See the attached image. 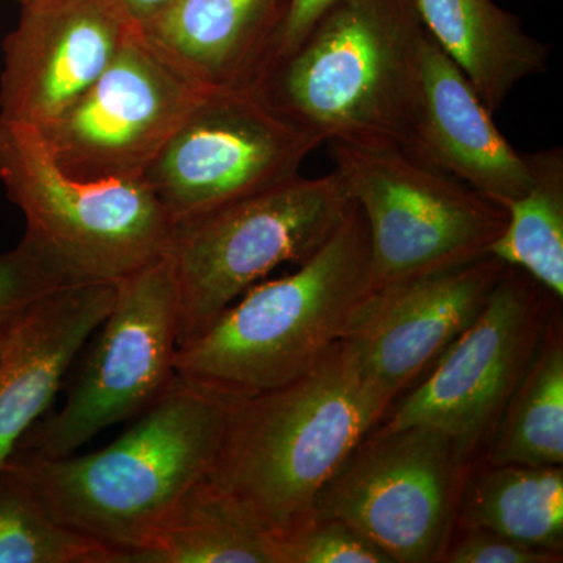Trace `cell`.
I'll use <instances>...</instances> for the list:
<instances>
[{
	"instance_id": "cell-6",
	"label": "cell",
	"mask_w": 563,
	"mask_h": 563,
	"mask_svg": "<svg viewBox=\"0 0 563 563\" xmlns=\"http://www.w3.org/2000/svg\"><path fill=\"white\" fill-rule=\"evenodd\" d=\"M328 144L368 228V292L476 261L506 228L503 207L406 151Z\"/></svg>"
},
{
	"instance_id": "cell-21",
	"label": "cell",
	"mask_w": 563,
	"mask_h": 563,
	"mask_svg": "<svg viewBox=\"0 0 563 563\" xmlns=\"http://www.w3.org/2000/svg\"><path fill=\"white\" fill-rule=\"evenodd\" d=\"M488 444L484 462L490 465L562 466L563 339L558 318L548 322Z\"/></svg>"
},
{
	"instance_id": "cell-19",
	"label": "cell",
	"mask_w": 563,
	"mask_h": 563,
	"mask_svg": "<svg viewBox=\"0 0 563 563\" xmlns=\"http://www.w3.org/2000/svg\"><path fill=\"white\" fill-rule=\"evenodd\" d=\"M454 528L485 529L563 554L562 466L484 462L463 485Z\"/></svg>"
},
{
	"instance_id": "cell-5",
	"label": "cell",
	"mask_w": 563,
	"mask_h": 563,
	"mask_svg": "<svg viewBox=\"0 0 563 563\" xmlns=\"http://www.w3.org/2000/svg\"><path fill=\"white\" fill-rule=\"evenodd\" d=\"M0 181L24 214L21 246L65 287L118 284L172 251L176 225L144 179H77L38 129L0 120Z\"/></svg>"
},
{
	"instance_id": "cell-18",
	"label": "cell",
	"mask_w": 563,
	"mask_h": 563,
	"mask_svg": "<svg viewBox=\"0 0 563 563\" xmlns=\"http://www.w3.org/2000/svg\"><path fill=\"white\" fill-rule=\"evenodd\" d=\"M426 31L495 114L521 81L547 73L550 47L493 0H415Z\"/></svg>"
},
{
	"instance_id": "cell-1",
	"label": "cell",
	"mask_w": 563,
	"mask_h": 563,
	"mask_svg": "<svg viewBox=\"0 0 563 563\" xmlns=\"http://www.w3.org/2000/svg\"><path fill=\"white\" fill-rule=\"evenodd\" d=\"M395 399L339 340L291 383L229 404L206 479L266 532L285 531L317 510L325 485Z\"/></svg>"
},
{
	"instance_id": "cell-8",
	"label": "cell",
	"mask_w": 563,
	"mask_h": 563,
	"mask_svg": "<svg viewBox=\"0 0 563 563\" xmlns=\"http://www.w3.org/2000/svg\"><path fill=\"white\" fill-rule=\"evenodd\" d=\"M179 317L172 255L118 282L117 301L98 329L68 399L36 422L13 454H76L106 429L150 409L177 379Z\"/></svg>"
},
{
	"instance_id": "cell-20",
	"label": "cell",
	"mask_w": 563,
	"mask_h": 563,
	"mask_svg": "<svg viewBox=\"0 0 563 563\" xmlns=\"http://www.w3.org/2000/svg\"><path fill=\"white\" fill-rule=\"evenodd\" d=\"M124 563H274L272 537L203 477Z\"/></svg>"
},
{
	"instance_id": "cell-29",
	"label": "cell",
	"mask_w": 563,
	"mask_h": 563,
	"mask_svg": "<svg viewBox=\"0 0 563 563\" xmlns=\"http://www.w3.org/2000/svg\"><path fill=\"white\" fill-rule=\"evenodd\" d=\"M7 332H9V329H7V331L0 332V351H2L3 342H5Z\"/></svg>"
},
{
	"instance_id": "cell-25",
	"label": "cell",
	"mask_w": 563,
	"mask_h": 563,
	"mask_svg": "<svg viewBox=\"0 0 563 563\" xmlns=\"http://www.w3.org/2000/svg\"><path fill=\"white\" fill-rule=\"evenodd\" d=\"M60 287L65 285L21 244L0 254V332L10 329L32 303Z\"/></svg>"
},
{
	"instance_id": "cell-17",
	"label": "cell",
	"mask_w": 563,
	"mask_h": 563,
	"mask_svg": "<svg viewBox=\"0 0 563 563\" xmlns=\"http://www.w3.org/2000/svg\"><path fill=\"white\" fill-rule=\"evenodd\" d=\"M285 7L287 0H176L139 31L202 87H252Z\"/></svg>"
},
{
	"instance_id": "cell-10",
	"label": "cell",
	"mask_w": 563,
	"mask_h": 563,
	"mask_svg": "<svg viewBox=\"0 0 563 563\" xmlns=\"http://www.w3.org/2000/svg\"><path fill=\"white\" fill-rule=\"evenodd\" d=\"M553 302L558 299L528 274L507 266L476 320L432 363L428 377L388 410L379 429L429 426L444 433L459 462L468 465L490 443L536 357Z\"/></svg>"
},
{
	"instance_id": "cell-4",
	"label": "cell",
	"mask_w": 563,
	"mask_h": 563,
	"mask_svg": "<svg viewBox=\"0 0 563 563\" xmlns=\"http://www.w3.org/2000/svg\"><path fill=\"white\" fill-rule=\"evenodd\" d=\"M368 228L352 202L320 250L257 284L177 350V379L232 404L295 380L342 339L368 292Z\"/></svg>"
},
{
	"instance_id": "cell-3",
	"label": "cell",
	"mask_w": 563,
	"mask_h": 563,
	"mask_svg": "<svg viewBox=\"0 0 563 563\" xmlns=\"http://www.w3.org/2000/svg\"><path fill=\"white\" fill-rule=\"evenodd\" d=\"M426 35L415 0H340L254 87L324 144L407 151Z\"/></svg>"
},
{
	"instance_id": "cell-15",
	"label": "cell",
	"mask_w": 563,
	"mask_h": 563,
	"mask_svg": "<svg viewBox=\"0 0 563 563\" xmlns=\"http://www.w3.org/2000/svg\"><path fill=\"white\" fill-rule=\"evenodd\" d=\"M406 152L504 210L532 184L529 154L504 139L472 81L429 33L417 121Z\"/></svg>"
},
{
	"instance_id": "cell-24",
	"label": "cell",
	"mask_w": 563,
	"mask_h": 563,
	"mask_svg": "<svg viewBox=\"0 0 563 563\" xmlns=\"http://www.w3.org/2000/svg\"><path fill=\"white\" fill-rule=\"evenodd\" d=\"M269 537L274 563H390L351 526L320 510Z\"/></svg>"
},
{
	"instance_id": "cell-23",
	"label": "cell",
	"mask_w": 563,
	"mask_h": 563,
	"mask_svg": "<svg viewBox=\"0 0 563 563\" xmlns=\"http://www.w3.org/2000/svg\"><path fill=\"white\" fill-rule=\"evenodd\" d=\"M0 563H113L109 548L55 520L16 468H0Z\"/></svg>"
},
{
	"instance_id": "cell-9",
	"label": "cell",
	"mask_w": 563,
	"mask_h": 563,
	"mask_svg": "<svg viewBox=\"0 0 563 563\" xmlns=\"http://www.w3.org/2000/svg\"><path fill=\"white\" fill-rule=\"evenodd\" d=\"M322 144L257 88H210L143 179L177 231L301 176Z\"/></svg>"
},
{
	"instance_id": "cell-12",
	"label": "cell",
	"mask_w": 563,
	"mask_h": 563,
	"mask_svg": "<svg viewBox=\"0 0 563 563\" xmlns=\"http://www.w3.org/2000/svg\"><path fill=\"white\" fill-rule=\"evenodd\" d=\"M209 90L135 29L90 90L40 132L77 179H143Z\"/></svg>"
},
{
	"instance_id": "cell-27",
	"label": "cell",
	"mask_w": 563,
	"mask_h": 563,
	"mask_svg": "<svg viewBox=\"0 0 563 563\" xmlns=\"http://www.w3.org/2000/svg\"><path fill=\"white\" fill-rule=\"evenodd\" d=\"M339 2L340 0H287L284 20H282L279 31L274 36L258 79L265 70L288 57L301 44V41L309 35L313 25Z\"/></svg>"
},
{
	"instance_id": "cell-11",
	"label": "cell",
	"mask_w": 563,
	"mask_h": 563,
	"mask_svg": "<svg viewBox=\"0 0 563 563\" xmlns=\"http://www.w3.org/2000/svg\"><path fill=\"white\" fill-rule=\"evenodd\" d=\"M463 468L437 429L374 428L325 485L317 510L351 526L390 563L440 562Z\"/></svg>"
},
{
	"instance_id": "cell-13",
	"label": "cell",
	"mask_w": 563,
	"mask_h": 563,
	"mask_svg": "<svg viewBox=\"0 0 563 563\" xmlns=\"http://www.w3.org/2000/svg\"><path fill=\"white\" fill-rule=\"evenodd\" d=\"M117 0H40L3 41L0 120L47 128L109 68L135 31Z\"/></svg>"
},
{
	"instance_id": "cell-14",
	"label": "cell",
	"mask_w": 563,
	"mask_h": 563,
	"mask_svg": "<svg viewBox=\"0 0 563 563\" xmlns=\"http://www.w3.org/2000/svg\"><path fill=\"white\" fill-rule=\"evenodd\" d=\"M495 255L366 292L342 339L393 396L406 390L484 309L506 272Z\"/></svg>"
},
{
	"instance_id": "cell-30",
	"label": "cell",
	"mask_w": 563,
	"mask_h": 563,
	"mask_svg": "<svg viewBox=\"0 0 563 563\" xmlns=\"http://www.w3.org/2000/svg\"><path fill=\"white\" fill-rule=\"evenodd\" d=\"M16 2L21 3V7L29 5V3L40 2V0H16Z\"/></svg>"
},
{
	"instance_id": "cell-7",
	"label": "cell",
	"mask_w": 563,
	"mask_h": 563,
	"mask_svg": "<svg viewBox=\"0 0 563 563\" xmlns=\"http://www.w3.org/2000/svg\"><path fill=\"white\" fill-rule=\"evenodd\" d=\"M352 207L335 173L298 176L177 229L172 255L179 291V347L284 263H302Z\"/></svg>"
},
{
	"instance_id": "cell-2",
	"label": "cell",
	"mask_w": 563,
	"mask_h": 563,
	"mask_svg": "<svg viewBox=\"0 0 563 563\" xmlns=\"http://www.w3.org/2000/svg\"><path fill=\"white\" fill-rule=\"evenodd\" d=\"M229 402L176 379L131 429L95 453L11 454L9 465L70 531L124 563L192 485L209 473Z\"/></svg>"
},
{
	"instance_id": "cell-26",
	"label": "cell",
	"mask_w": 563,
	"mask_h": 563,
	"mask_svg": "<svg viewBox=\"0 0 563 563\" xmlns=\"http://www.w3.org/2000/svg\"><path fill=\"white\" fill-rule=\"evenodd\" d=\"M459 529L451 533L442 561L450 563H558L563 554L515 542L485 529Z\"/></svg>"
},
{
	"instance_id": "cell-16",
	"label": "cell",
	"mask_w": 563,
	"mask_h": 563,
	"mask_svg": "<svg viewBox=\"0 0 563 563\" xmlns=\"http://www.w3.org/2000/svg\"><path fill=\"white\" fill-rule=\"evenodd\" d=\"M117 296L118 284L68 285L32 303L13 322L0 351V468L49 410Z\"/></svg>"
},
{
	"instance_id": "cell-28",
	"label": "cell",
	"mask_w": 563,
	"mask_h": 563,
	"mask_svg": "<svg viewBox=\"0 0 563 563\" xmlns=\"http://www.w3.org/2000/svg\"><path fill=\"white\" fill-rule=\"evenodd\" d=\"M117 2L132 24L141 29L161 16L163 11L168 10L176 0H117Z\"/></svg>"
},
{
	"instance_id": "cell-22",
	"label": "cell",
	"mask_w": 563,
	"mask_h": 563,
	"mask_svg": "<svg viewBox=\"0 0 563 563\" xmlns=\"http://www.w3.org/2000/svg\"><path fill=\"white\" fill-rule=\"evenodd\" d=\"M532 184L507 207V222L488 254L563 298V151L529 154Z\"/></svg>"
}]
</instances>
